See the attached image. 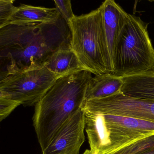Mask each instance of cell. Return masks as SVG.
Wrapping results in <instances>:
<instances>
[{"label":"cell","instance_id":"obj_3","mask_svg":"<svg viewBox=\"0 0 154 154\" xmlns=\"http://www.w3.org/2000/svg\"><path fill=\"white\" fill-rule=\"evenodd\" d=\"M92 154H110L154 134V122L96 111L82 106Z\"/></svg>","mask_w":154,"mask_h":154},{"label":"cell","instance_id":"obj_5","mask_svg":"<svg viewBox=\"0 0 154 154\" xmlns=\"http://www.w3.org/2000/svg\"><path fill=\"white\" fill-rule=\"evenodd\" d=\"M154 71V48L147 24L128 14L115 49L113 74L122 77Z\"/></svg>","mask_w":154,"mask_h":154},{"label":"cell","instance_id":"obj_7","mask_svg":"<svg viewBox=\"0 0 154 154\" xmlns=\"http://www.w3.org/2000/svg\"><path fill=\"white\" fill-rule=\"evenodd\" d=\"M83 106L107 114L154 122V100L131 97L122 91L109 97L85 101Z\"/></svg>","mask_w":154,"mask_h":154},{"label":"cell","instance_id":"obj_18","mask_svg":"<svg viewBox=\"0 0 154 154\" xmlns=\"http://www.w3.org/2000/svg\"><path fill=\"white\" fill-rule=\"evenodd\" d=\"M141 154H154V149H151V150H148V151H146L144 153Z\"/></svg>","mask_w":154,"mask_h":154},{"label":"cell","instance_id":"obj_11","mask_svg":"<svg viewBox=\"0 0 154 154\" xmlns=\"http://www.w3.org/2000/svg\"><path fill=\"white\" fill-rule=\"evenodd\" d=\"M44 66L57 79L78 71L85 70L71 46L62 48L53 53Z\"/></svg>","mask_w":154,"mask_h":154},{"label":"cell","instance_id":"obj_8","mask_svg":"<svg viewBox=\"0 0 154 154\" xmlns=\"http://www.w3.org/2000/svg\"><path fill=\"white\" fill-rule=\"evenodd\" d=\"M84 130V116L81 109L63 124L42 154H79L85 140Z\"/></svg>","mask_w":154,"mask_h":154},{"label":"cell","instance_id":"obj_19","mask_svg":"<svg viewBox=\"0 0 154 154\" xmlns=\"http://www.w3.org/2000/svg\"><path fill=\"white\" fill-rule=\"evenodd\" d=\"M83 154H92L89 149H86Z\"/></svg>","mask_w":154,"mask_h":154},{"label":"cell","instance_id":"obj_12","mask_svg":"<svg viewBox=\"0 0 154 154\" xmlns=\"http://www.w3.org/2000/svg\"><path fill=\"white\" fill-rule=\"evenodd\" d=\"M123 84V77L113 74L95 75L88 85L85 101L102 99L119 93L122 91Z\"/></svg>","mask_w":154,"mask_h":154},{"label":"cell","instance_id":"obj_2","mask_svg":"<svg viewBox=\"0 0 154 154\" xmlns=\"http://www.w3.org/2000/svg\"><path fill=\"white\" fill-rule=\"evenodd\" d=\"M92 77L86 70L63 76L35 105L33 125L42 151L49 146L63 124L82 109Z\"/></svg>","mask_w":154,"mask_h":154},{"label":"cell","instance_id":"obj_6","mask_svg":"<svg viewBox=\"0 0 154 154\" xmlns=\"http://www.w3.org/2000/svg\"><path fill=\"white\" fill-rule=\"evenodd\" d=\"M57 80L45 66L8 75L0 78V96L24 106H35Z\"/></svg>","mask_w":154,"mask_h":154},{"label":"cell","instance_id":"obj_4","mask_svg":"<svg viewBox=\"0 0 154 154\" xmlns=\"http://www.w3.org/2000/svg\"><path fill=\"white\" fill-rule=\"evenodd\" d=\"M68 26L71 47L84 69L95 75L110 73L100 8L75 16Z\"/></svg>","mask_w":154,"mask_h":154},{"label":"cell","instance_id":"obj_17","mask_svg":"<svg viewBox=\"0 0 154 154\" xmlns=\"http://www.w3.org/2000/svg\"><path fill=\"white\" fill-rule=\"evenodd\" d=\"M20 104L6 97L0 96V121H2Z\"/></svg>","mask_w":154,"mask_h":154},{"label":"cell","instance_id":"obj_13","mask_svg":"<svg viewBox=\"0 0 154 154\" xmlns=\"http://www.w3.org/2000/svg\"><path fill=\"white\" fill-rule=\"evenodd\" d=\"M122 92L136 98L154 100V71L123 77Z\"/></svg>","mask_w":154,"mask_h":154},{"label":"cell","instance_id":"obj_10","mask_svg":"<svg viewBox=\"0 0 154 154\" xmlns=\"http://www.w3.org/2000/svg\"><path fill=\"white\" fill-rule=\"evenodd\" d=\"M61 17L56 8H49L21 4L12 17L10 25L32 26L54 24Z\"/></svg>","mask_w":154,"mask_h":154},{"label":"cell","instance_id":"obj_15","mask_svg":"<svg viewBox=\"0 0 154 154\" xmlns=\"http://www.w3.org/2000/svg\"><path fill=\"white\" fill-rule=\"evenodd\" d=\"M14 0H0V29L10 25L11 20L18 9Z\"/></svg>","mask_w":154,"mask_h":154},{"label":"cell","instance_id":"obj_16","mask_svg":"<svg viewBox=\"0 0 154 154\" xmlns=\"http://www.w3.org/2000/svg\"><path fill=\"white\" fill-rule=\"evenodd\" d=\"M54 2L56 8L59 12L61 17L64 20L67 25L69 21L75 17L72 9V4L70 0L56 1Z\"/></svg>","mask_w":154,"mask_h":154},{"label":"cell","instance_id":"obj_14","mask_svg":"<svg viewBox=\"0 0 154 154\" xmlns=\"http://www.w3.org/2000/svg\"><path fill=\"white\" fill-rule=\"evenodd\" d=\"M154 149V134L133 142L110 154H141Z\"/></svg>","mask_w":154,"mask_h":154},{"label":"cell","instance_id":"obj_9","mask_svg":"<svg viewBox=\"0 0 154 154\" xmlns=\"http://www.w3.org/2000/svg\"><path fill=\"white\" fill-rule=\"evenodd\" d=\"M100 8L102 13L110 73L113 74L115 49L128 13L113 0H106Z\"/></svg>","mask_w":154,"mask_h":154},{"label":"cell","instance_id":"obj_1","mask_svg":"<svg viewBox=\"0 0 154 154\" xmlns=\"http://www.w3.org/2000/svg\"><path fill=\"white\" fill-rule=\"evenodd\" d=\"M70 28L61 17L56 23L10 25L0 29V78L44 67L60 48L71 46Z\"/></svg>","mask_w":154,"mask_h":154}]
</instances>
